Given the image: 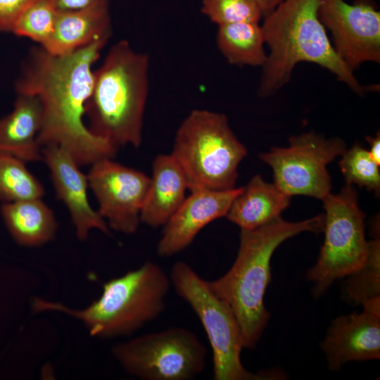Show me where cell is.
Returning <instances> with one entry per match:
<instances>
[{
	"label": "cell",
	"mask_w": 380,
	"mask_h": 380,
	"mask_svg": "<svg viewBox=\"0 0 380 380\" xmlns=\"http://www.w3.org/2000/svg\"><path fill=\"white\" fill-rule=\"evenodd\" d=\"M108 39L96 40L63 56L32 48L15 84L17 92L36 95L42 106L37 142L57 146L80 165L113 158L119 148L94 134L84 123L94 82L93 65Z\"/></svg>",
	"instance_id": "1"
},
{
	"label": "cell",
	"mask_w": 380,
	"mask_h": 380,
	"mask_svg": "<svg viewBox=\"0 0 380 380\" xmlns=\"http://www.w3.org/2000/svg\"><path fill=\"white\" fill-rule=\"evenodd\" d=\"M320 0H282L265 15L261 25L267 59L258 94L267 97L286 85L301 62L317 65L331 72L353 92L362 95L364 87L341 61L318 14Z\"/></svg>",
	"instance_id": "2"
},
{
	"label": "cell",
	"mask_w": 380,
	"mask_h": 380,
	"mask_svg": "<svg viewBox=\"0 0 380 380\" xmlns=\"http://www.w3.org/2000/svg\"><path fill=\"white\" fill-rule=\"evenodd\" d=\"M324 222L323 214L294 222L279 217L255 229H241L234 262L224 275L209 284L234 315L244 348L255 347L270 317L264 298L271 281L270 262L274 251L300 233L322 232Z\"/></svg>",
	"instance_id": "3"
},
{
	"label": "cell",
	"mask_w": 380,
	"mask_h": 380,
	"mask_svg": "<svg viewBox=\"0 0 380 380\" xmlns=\"http://www.w3.org/2000/svg\"><path fill=\"white\" fill-rule=\"evenodd\" d=\"M149 57L127 40L113 45L94 70L85 106L89 129L120 146L139 147L148 93Z\"/></svg>",
	"instance_id": "4"
},
{
	"label": "cell",
	"mask_w": 380,
	"mask_h": 380,
	"mask_svg": "<svg viewBox=\"0 0 380 380\" xmlns=\"http://www.w3.org/2000/svg\"><path fill=\"white\" fill-rule=\"evenodd\" d=\"M171 286L163 269L148 261L106 282L101 296L85 308L40 298L33 299L32 308L36 312L65 313L81 321L91 336L111 338L130 335L161 315Z\"/></svg>",
	"instance_id": "5"
},
{
	"label": "cell",
	"mask_w": 380,
	"mask_h": 380,
	"mask_svg": "<svg viewBox=\"0 0 380 380\" xmlns=\"http://www.w3.org/2000/svg\"><path fill=\"white\" fill-rule=\"evenodd\" d=\"M182 170L189 190L235 188L237 169L247 154L227 116L192 110L179 125L170 153Z\"/></svg>",
	"instance_id": "6"
},
{
	"label": "cell",
	"mask_w": 380,
	"mask_h": 380,
	"mask_svg": "<svg viewBox=\"0 0 380 380\" xmlns=\"http://www.w3.org/2000/svg\"><path fill=\"white\" fill-rule=\"evenodd\" d=\"M170 278L176 293L191 308L201 322L213 352L214 380H260L281 377L275 372L253 374L241 359L243 348L239 324L232 311L189 264L176 262Z\"/></svg>",
	"instance_id": "7"
},
{
	"label": "cell",
	"mask_w": 380,
	"mask_h": 380,
	"mask_svg": "<svg viewBox=\"0 0 380 380\" xmlns=\"http://www.w3.org/2000/svg\"><path fill=\"white\" fill-rule=\"evenodd\" d=\"M357 196L353 186L346 184L338 194L330 193L322 200L324 240L316 263L306 274L316 298L336 279L357 270L366 260L365 215L358 206Z\"/></svg>",
	"instance_id": "8"
},
{
	"label": "cell",
	"mask_w": 380,
	"mask_h": 380,
	"mask_svg": "<svg viewBox=\"0 0 380 380\" xmlns=\"http://www.w3.org/2000/svg\"><path fill=\"white\" fill-rule=\"evenodd\" d=\"M112 353L138 379L191 380L204 369L207 350L193 331L172 327L119 343Z\"/></svg>",
	"instance_id": "9"
},
{
	"label": "cell",
	"mask_w": 380,
	"mask_h": 380,
	"mask_svg": "<svg viewBox=\"0 0 380 380\" xmlns=\"http://www.w3.org/2000/svg\"><path fill=\"white\" fill-rule=\"evenodd\" d=\"M289 141V146L272 148L260 158L272 167L274 184L284 193L322 201L331 189L327 166L345 152L344 141L312 132L291 137Z\"/></svg>",
	"instance_id": "10"
},
{
	"label": "cell",
	"mask_w": 380,
	"mask_h": 380,
	"mask_svg": "<svg viewBox=\"0 0 380 380\" xmlns=\"http://www.w3.org/2000/svg\"><path fill=\"white\" fill-rule=\"evenodd\" d=\"M319 18L336 54L353 72L380 63V12L371 0H320Z\"/></svg>",
	"instance_id": "11"
},
{
	"label": "cell",
	"mask_w": 380,
	"mask_h": 380,
	"mask_svg": "<svg viewBox=\"0 0 380 380\" xmlns=\"http://www.w3.org/2000/svg\"><path fill=\"white\" fill-rule=\"evenodd\" d=\"M87 177L99 204L97 211L109 229L125 234L136 232L150 177L113 158L92 164Z\"/></svg>",
	"instance_id": "12"
},
{
	"label": "cell",
	"mask_w": 380,
	"mask_h": 380,
	"mask_svg": "<svg viewBox=\"0 0 380 380\" xmlns=\"http://www.w3.org/2000/svg\"><path fill=\"white\" fill-rule=\"evenodd\" d=\"M242 187L227 190L198 189L190 191L182 204L163 226L157 244L161 257L172 256L186 248L200 231L211 222L226 216Z\"/></svg>",
	"instance_id": "13"
},
{
	"label": "cell",
	"mask_w": 380,
	"mask_h": 380,
	"mask_svg": "<svg viewBox=\"0 0 380 380\" xmlns=\"http://www.w3.org/2000/svg\"><path fill=\"white\" fill-rule=\"evenodd\" d=\"M42 156L56 196L70 215L77 237L84 241L94 229L109 234L106 222L89 203L87 175L80 170L72 156L61 147L46 146L42 148Z\"/></svg>",
	"instance_id": "14"
},
{
	"label": "cell",
	"mask_w": 380,
	"mask_h": 380,
	"mask_svg": "<svg viewBox=\"0 0 380 380\" xmlns=\"http://www.w3.org/2000/svg\"><path fill=\"white\" fill-rule=\"evenodd\" d=\"M321 348L332 370L351 361L379 360L380 312L362 308L361 312L337 317L328 328Z\"/></svg>",
	"instance_id": "15"
},
{
	"label": "cell",
	"mask_w": 380,
	"mask_h": 380,
	"mask_svg": "<svg viewBox=\"0 0 380 380\" xmlns=\"http://www.w3.org/2000/svg\"><path fill=\"white\" fill-rule=\"evenodd\" d=\"M186 177L171 154L158 155L141 211V222L151 227L164 226L186 198Z\"/></svg>",
	"instance_id": "16"
},
{
	"label": "cell",
	"mask_w": 380,
	"mask_h": 380,
	"mask_svg": "<svg viewBox=\"0 0 380 380\" xmlns=\"http://www.w3.org/2000/svg\"><path fill=\"white\" fill-rule=\"evenodd\" d=\"M42 115L36 95L17 92L13 110L0 119V153L25 162L43 161L42 148L37 142Z\"/></svg>",
	"instance_id": "17"
},
{
	"label": "cell",
	"mask_w": 380,
	"mask_h": 380,
	"mask_svg": "<svg viewBox=\"0 0 380 380\" xmlns=\"http://www.w3.org/2000/svg\"><path fill=\"white\" fill-rule=\"evenodd\" d=\"M111 34L109 6L57 12L53 32L42 47L55 56H63Z\"/></svg>",
	"instance_id": "18"
},
{
	"label": "cell",
	"mask_w": 380,
	"mask_h": 380,
	"mask_svg": "<svg viewBox=\"0 0 380 380\" xmlns=\"http://www.w3.org/2000/svg\"><path fill=\"white\" fill-rule=\"evenodd\" d=\"M290 196L260 175L251 179L233 201L226 215L241 229H253L278 217L289 206Z\"/></svg>",
	"instance_id": "19"
},
{
	"label": "cell",
	"mask_w": 380,
	"mask_h": 380,
	"mask_svg": "<svg viewBox=\"0 0 380 380\" xmlns=\"http://www.w3.org/2000/svg\"><path fill=\"white\" fill-rule=\"evenodd\" d=\"M1 212L9 232L21 246H41L56 236L58 222L42 198L4 203Z\"/></svg>",
	"instance_id": "20"
},
{
	"label": "cell",
	"mask_w": 380,
	"mask_h": 380,
	"mask_svg": "<svg viewBox=\"0 0 380 380\" xmlns=\"http://www.w3.org/2000/svg\"><path fill=\"white\" fill-rule=\"evenodd\" d=\"M217 48L234 65L262 67L267 59L265 39L259 23H239L218 26Z\"/></svg>",
	"instance_id": "21"
},
{
	"label": "cell",
	"mask_w": 380,
	"mask_h": 380,
	"mask_svg": "<svg viewBox=\"0 0 380 380\" xmlns=\"http://www.w3.org/2000/svg\"><path fill=\"white\" fill-rule=\"evenodd\" d=\"M343 287L344 298L354 305L362 306L380 302V241L379 232L368 241L364 263L348 275Z\"/></svg>",
	"instance_id": "22"
},
{
	"label": "cell",
	"mask_w": 380,
	"mask_h": 380,
	"mask_svg": "<svg viewBox=\"0 0 380 380\" xmlns=\"http://www.w3.org/2000/svg\"><path fill=\"white\" fill-rule=\"evenodd\" d=\"M25 161L0 153V200L4 203L41 198L44 188Z\"/></svg>",
	"instance_id": "23"
},
{
	"label": "cell",
	"mask_w": 380,
	"mask_h": 380,
	"mask_svg": "<svg viewBox=\"0 0 380 380\" xmlns=\"http://www.w3.org/2000/svg\"><path fill=\"white\" fill-rule=\"evenodd\" d=\"M56 14L51 0H38L22 13L11 32L43 46L53 32Z\"/></svg>",
	"instance_id": "24"
},
{
	"label": "cell",
	"mask_w": 380,
	"mask_h": 380,
	"mask_svg": "<svg viewBox=\"0 0 380 380\" xmlns=\"http://www.w3.org/2000/svg\"><path fill=\"white\" fill-rule=\"evenodd\" d=\"M339 167L346 184L365 187L376 194L380 191L379 165L372 159L368 151L355 144L341 155Z\"/></svg>",
	"instance_id": "25"
},
{
	"label": "cell",
	"mask_w": 380,
	"mask_h": 380,
	"mask_svg": "<svg viewBox=\"0 0 380 380\" xmlns=\"http://www.w3.org/2000/svg\"><path fill=\"white\" fill-rule=\"evenodd\" d=\"M201 11L217 26L259 23L263 15L257 0H203Z\"/></svg>",
	"instance_id": "26"
},
{
	"label": "cell",
	"mask_w": 380,
	"mask_h": 380,
	"mask_svg": "<svg viewBox=\"0 0 380 380\" xmlns=\"http://www.w3.org/2000/svg\"><path fill=\"white\" fill-rule=\"evenodd\" d=\"M38 0H0V32H8L22 13Z\"/></svg>",
	"instance_id": "27"
},
{
	"label": "cell",
	"mask_w": 380,
	"mask_h": 380,
	"mask_svg": "<svg viewBox=\"0 0 380 380\" xmlns=\"http://www.w3.org/2000/svg\"><path fill=\"white\" fill-rule=\"evenodd\" d=\"M57 12L74 11L108 6V0H51Z\"/></svg>",
	"instance_id": "28"
},
{
	"label": "cell",
	"mask_w": 380,
	"mask_h": 380,
	"mask_svg": "<svg viewBox=\"0 0 380 380\" xmlns=\"http://www.w3.org/2000/svg\"><path fill=\"white\" fill-rule=\"evenodd\" d=\"M367 141L369 142L370 149L369 151L372 159L377 165H380V134L376 133L374 137H367Z\"/></svg>",
	"instance_id": "29"
},
{
	"label": "cell",
	"mask_w": 380,
	"mask_h": 380,
	"mask_svg": "<svg viewBox=\"0 0 380 380\" xmlns=\"http://www.w3.org/2000/svg\"><path fill=\"white\" fill-rule=\"evenodd\" d=\"M282 0H257L262 11L263 15L271 12Z\"/></svg>",
	"instance_id": "30"
}]
</instances>
